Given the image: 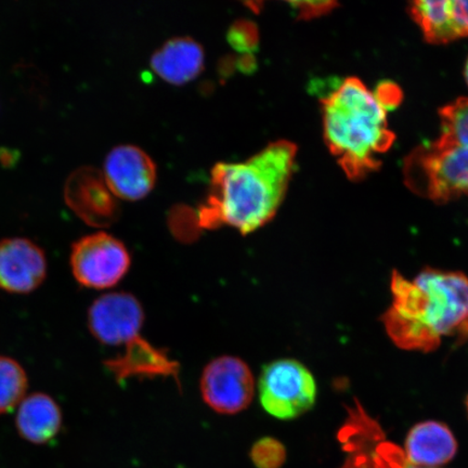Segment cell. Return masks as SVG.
<instances>
[{
	"label": "cell",
	"mask_w": 468,
	"mask_h": 468,
	"mask_svg": "<svg viewBox=\"0 0 468 468\" xmlns=\"http://www.w3.org/2000/svg\"><path fill=\"white\" fill-rule=\"evenodd\" d=\"M297 148L280 140L242 163H219L213 168L207 201L197 209L201 228H236L253 232L271 221L285 197Z\"/></svg>",
	"instance_id": "obj_1"
},
{
	"label": "cell",
	"mask_w": 468,
	"mask_h": 468,
	"mask_svg": "<svg viewBox=\"0 0 468 468\" xmlns=\"http://www.w3.org/2000/svg\"><path fill=\"white\" fill-rule=\"evenodd\" d=\"M393 303L382 317L398 347L429 353L444 336L468 337V278L427 268L413 280L391 276Z\"/></svg>",
	"instance_id": "obj_2"
},
{
	"label": "cell",
	"mask_w": 468,
	"mask_h": 468,
	"mask_svg": "<svg viewBox=\"0 0 468 468\" xmlns=\"http://www.w3.org/2000/svg\"><path fill=\"white\" fill-rule=\"evenodd\" d=\"M386 109L378 93L356 78L345 80L322 99L325 144L350 180L377 171L379 156L393 145Z\"/></svg>",
	"instance_id": "obj_3"
},
{
	"label": "cell",
	"mask_w": 468,
	"mask_h": 468,
	"mask_svg": "<svg viewBox=\"0 0 468 468\" xmlns=\"http://www.w3.org/2000/svg\"><path fill=\"white\" fill-rule=\"evenodd\" d=\"M410 189L437 203L468 193V148L439 137L418 146L405 163Z\"/></svg>",
	"instance_id": "obj_4"
},
{
	"label": "cell",
	"mask_w": 468,
	"mask_h": 468,
	"mask_svg": "<svg viewBox=\"0 0 468 468\" xmlns=\"http://www.w3.org/2000/svg\"><path fill=\"white\" fill-rule=\"evenodd\" d=\"M260 399L271 417L290 420L302 417L317 399V384L308 368L294 359H279L263 367Z\"/></svg>",
	"instance_id": "obj_5"
},
{
	"label": "cell",
	"mask_w": 468,
	"mask_h": 468,
	"mask_svg": "<svg viewBox=\"0 0 468 468\" xmlns=\"http://www.w3.org/2000/svg\"><path fill=\"white\" fill-rule=\"evenodd\" d=\"M347 412L338 431V441L347 454L341 468H429L410 463L403 449L386 441L379 424L358 401Z\"/></svg>",
	"instance_id": "obj_6"
},
{
	"label": "cell",
	"mask_w": 468,
	"mask_h": 468,
	"mask_svg": "<svg viewBox=\"0 0 468 468\" xmlns=\"http://www.w3.org/2000/svg\"><path fill=\"white\" fill-rule=\"evenodd\" d=\"M73 277L84 288H112L130 271V250L121 239L99 231L74 242L69 255Z\"/></svg>",
	"instance_id": "obj_7"
},
{
	"label": "cell",
	"mask_w": 468,
	"mask_h": 468,
	"mask_svg": "<svg viewBox=\"0 0 468 468\" xmlns=\"http://www.w3.org/2000/svg\"><path fill=\"white\" fill-rule=\"evenodd\" d=\"M254 393L253 373L238 356H218L205 367L201 394L215 412L228 415L242 412L253 401Z\"/></svg>",
	"instance_id": "obj_8"
},
{
	"label": "cell",
	"mask_w": 468,
	"mask_h": 468,
	"mask_svg": "<svg viewBox=\"0 0 468 468\" xmlns=\"http://www.w3.org/2000/svg\"><path fill=\"white\" fill-rule=\"evenodd\" d=\"M144 322L142 303L131 292H108L88 309V329L98 342L108 346L127 345L139 337Z\"/></svg>",
	"instance_id": "obj_9"
},
{
	"label": "cell",
	"mask_w": 468,
	"mask_h": 468,
	"mask_svg": "<svg viewBox=\"0 0 468 468\" xmlns=\"http://www.w3.org/2000/svg\"><path fill=\"white\" fill-rule=\"evenodd\" d=\"M63 196L69 209L88 226L107 228L120 218L119 202L96 167L80 166L69 174Z\"/></svg>",
	"instance_id": "obj_10"
},
{
	"label": "cell",
	"mask_w": 468,
	"mask_h": 468,
	"mask_svg": "<svg viewBox=\"0 0 468 468\" xmlns=\"http://www.w3.org/2000/svg\"><path fill=\"white\" fill-rule=\"evenodd\" d=\"M103 177L116 198L143 200L156 181V167L151 157L136 145L122 144L105 157Z\"/></svg>",
	"instance_id": "obj_11"
},
{
	"label": "cell",
	"mask_w": 468,
	"mask_h": 468,
	"mask_svg": "<svg viewBox=\"0 0 468 468\" xmlns=\"http://www.w3.org/2000/svg\"><path fill=\"white\" fill-rule=\"evenodd\" d=\"M48 262L32 239L7 238L0 241V289L11 294H29L43 284Z\"/></svg>",
	"instance_id": "obj_12"
},
{
	"label": "cell",
	"mask_w": 468,
	"mask_h": 468,
	"mask_svg": "<svg viewBox=\"0 0 468 468\" xmlns=\"http://www.w3.org/2000/svg\"><path fill=\"white\" fill-rule=\"evenodd\" d=\"M403 452L413 465L438 468L452 461L458 441L447 425L427 420L409 431Z\"/></svg>",
	"instance_id": "obj_13"
},
{
	"label": "cell",
	"mask_w": 468,
	"mask_h": 468,
	"mask_svg": "<svg viewBox=\"0 0 468 468\" xmlns=\"http://www.w3.org/2000/svg\"><path fill=\"white\" fill-rule=\"evenodd\" d=\"M204 66L201 45L190 37L168 40L151 58V68L167 83L180 86L197 78Z\"/></svg>",
	"instance_id": "obj_14"
},
{
	"label": "cell",
	"mask_w": 468,
	"mask_h": 468,
	"mask_svg": "<svg viewBox=\"0 0 468 468\" xmlns=\"http://www.w3.org/2000/svg\"><path fill=\"white\" fill-rule=\"evenodd\" d=\"M62 411L54 398L43 393L29 395L17 409L16 425L25 441L34 444L48 443L62 427Z\"/></svg>",
	"instance_id": "obj_15"
},
{
	"label": "cell",
	"mask_w": 468,
	"mask_h": 468,
	"mask_svg": "<svg viewBox=\"0 0 468 468\" xmlns=\"http://www.w3.org/2000/svg\"><path fill=\"white\" fill-rule=\"evenodd\" d=\"M104 365L117 380L136 376H175L177 367L163 351L140 336L126 345L124 354L105 361Z\"/></svg>",
	"instance_id": "obj_16"
},
{
	"label": "cell",
	"mask_w": 468,
	"mask_h": 468,
	"mask_svg": "<svg viewBox=\"0 0 468 468\" xmlns=\"http://www.w3.org/2000/svg\"><path fill=\"white\" fill-rule=\"evenodd\" d=\"M410 14L417 22L427 42L447 44L459 39L452 0H419L410 5Z\"/></svg>",
	"instance_id": "obj_17"
},
{
	"label": "cell",
	"mask_w": 468,
	"mask_h": 468,
	"mask_svg": "<svg viewBox=\"0 0 468 468\" xmlns=\"http://www.w3.org/2000/svg\"><path fill=\"white\" fill-rule=\"evenodd\" d=\"M27 388L25 368L10 356H0V415L13 411L20 405Z\"/></svg>",
	"instance_id": "obj_18"
},
{
	"label": "cell",
	"mask_w": 468,
	"mask_h": 468,
	"mask_svg": "<svg viewBox=\"0 0 468 468\" xmlns=\"http://www.w3.org/2000/svg\"><path fill=\"white\" fill-rule=\"evenodd\" d=\"M441 137L468 148V98H459L441 111Z\"/></svg>",
	"instance_id": "obj_19"
},
{
	"label": "cell",
	"mask_w": 468,
	"mask_h": 468,
	"mask_svg": "<svg viewBox=\"0 0 468 468\" xmlns=\"http://www.w3.org/2000/svg\"><path fill=\"white\" fill-rule=\"evenodd\" d=\"M250 455L256 468H281L286 461V449L277 439L263 437L253 444Z\"/></svg>",
	"instance_id": "obj_20"
},
{
	"label": "cell",
	"mask_w": 468,
	"mask_h": 468,
	"mask_svg": "<svg viewBox=\"0 0 468 468\" xmlns=\"http://www.w3.org/2000/svg\"><path fill=\"white\" fill-rule=\"evenodd\" d=\"M229 40L234 48L250 50L257 43L256 28L248 22H239L234 26L229 34Z\"/></svg>",
	"instance_id": "obj_21"
},
{
	"label": "cell",
	"mask_w": 468,
	"mask_h": 468,
	"mask_svg": "<svg viewBox=\"0 0 468 468\" xmlns=\"http://www.w3.org/2000/svg\"><path fill=\"white\" fill-rule=\"evenodd\" d=\"M292 7L298 11V17L301 19H313L326 14L337 7L335 2H300L291 3Z\"/></svg>",
	"instance_id": "obj_22"
},
{
	"label": "cell",
	"mask_w": 468,
	"mask_h": 468,
	"mask_svg": "<svg viewBox=\"0 0 468 468\" xmlns=\"http://www.w3.org/2000/svg\"><path fill=\"white\" fill-rule=\"evenodd\" d=\"M452 9L459 38L468 37V0H452Z\"/></svg>",
	"instance_id": "obj_23"
},
{
	"label": "cell",
	"mask_w": 468,
	"mask_h": 468,
	"mask_svg": "<svg viewBox=\"0 0 468 468\" xmlns=\"http://www.w3.org/2000/svg\"><path fill=\"white\" fill-rule=\"evenodd\" d=\"M16 160V152L5 148L0 149V164H2V165L10 167L11 165H15Z\"/></svg>",
	"instance_id": "obj_24"
},
{
	"label": "cell",
	"mask_w": 468,
	"mask_h": 468,
	"mask_svg": "<svg viewBox=\"0 0 468 468\" xmlns=\"http://www.w3.org/2000/svg\"><path fill=\"white\" fill-rule=\"evenodd\" d=\"M465 79H466L467 85H468V60L466 62V67H465Z\"/></svg>",
	"instance_id": "obj_25"
},
{
	"label": "cell",
	"mask_w": 468,
	"mask_h": 468,
	"mask_svg": "<svg viewBox=\"0 0 468 468\" xmlns=\"http://www.w3.org/2000/svg\"><path fill=\"white\" fill-rule=\"evenodd\" d=\"M467 410H468V398H467Z\"/></svg>",
	"instance_id": "obj_26"
}]
</instances>
